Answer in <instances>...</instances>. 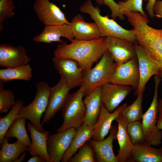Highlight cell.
<instances>
[{
  "label": "cell",
  "mask_w": 162,
  "mask_h": 162,
  "mask_svg": "<svg viewBox=\"0 0 162 162\" xmlns=\"http://www.w3.org/2000/svg\"><path fill=\"white\" fill-rule=\"evenodd\" d=\"M24 101L18 99L14 106L4 117L0 118V145L8 129L17 118L21 117L19 111L24 106Z\"/></svg>",
  "instance_id": "29"
},
{
  "label": "cell",
  "mask_w": 162,
  "mask_h": 162,
  "mask_svg": "<svg viewBox=\"0 0 162 162\" xmlns=\"http://www.w3.org/2000/svg\"><path fill=\"white\" fill-rule=\"evenodd\" d=\"M159 76L161 78V80L162 81V72L161 71H160V75Z\"/></svg>",
  "instance_id": "43"
},
{
  "label": "cell",
  "mask_w": 162,
  "mask_h": 162,
  "mask_svg": "<svg viewBox=\"0 0 162 162\" xmlns=\"http://www.w3.org/2000/svg\"><path fill=\"white\" fill-rule=\"evenodd\" d=\"M36 86V93L34 99L29 104L21 109L19 114L29 121L39 131L44 132L45 130L41 119L48 105L50 87L44 81L38 82Z\"/></svg>",
  "instance_id": "6"
},
{
  "label": "cell",
  "mask_w": 162,
  "mask_h": 162,
  "mask_svg": "<svg viewBox=\"0 0 162 162\" xmlns=\"http://www.w3.org/2000/svg\"><path fill=\"white\" fill-rule=\"evenodd\" d=\"M118 123L117 139L119 146L118 154L116 155L118 162H132V154L134 148L127 131L128 122L120 114L115 120Z\"/></svg>",
  "instance_id": "18"
},
{
  "label": "cell",
  "mask_w": 162,
  "mask_h": 162,
  "mask_svg": "<svg viewBox=\"0 0 162 162\" xmlns=\"http://www.w3.org/2000/svg\"><path fill=\"white\" fill-rule=\"evenodd\" d=\"M127 106V104H124L118 107L113 112H110L102 104L98 119L93 126L94 132L92 139L98 141L104 140L110 132L113 121Z\"/></svg>",
  "instance_id": "19"
},
{
  "label": "cell",
  "mask_w": 162,
  "mask_h": 162,
  "mask_svg": "<svg viewBox=\"0 0 162 162\" xmlns=\"http://www.w3.org/2000/svg\"><path fill=\"white\" fill-rule=\"evenodd\" d=\"M9 139L6 137L0 145V162H14L20 154L25 152L28 151L29 146L17 140L10 143Z\"/></svg>",
  "instance_id": "26"
},
{
  "label": "cell",
  "mask_w": 162,
  "mask_h": 162,
  "mask_svg": "<svg viewBox=\"0 0 162 162\" xmlns=\"http://www.w3.org/2000/svg\"><path fill=\"white\" fill-rule=\"evenodd\" d=\"M26 154V152H23L20 157L16 160L14 162H21L23 161L25 159Z\"/></svg>",
  "instance_id": "41"
},
{
  "label": "cell",
  "mask_w": 162,
  "mask_h": 162,
  "mask_svg": "<svg viewBox=\"0 0 162 162\" xmlns=\"http://www.w3.org/2000/svg\"><path fill=\"white\" fill-rule=\"evenodd\" d=\"M132 90L130 86L108 82L101 86L102 104L112 112Z\"/></svg>",
  "instance_id": "12"
},
{
  "label": "cell",
  "mask_w": 162,
  "mask_h": 162,
  "mask_svg": "<svg viewBox=\"0 0 162 162\" xmlns=\"http://www.w3.org/2000/svg\"><path fill=\"white\" fill-rule=\"evenodd\" d=\"M52 60L56 70L61 76L64 78L70 89L81 85L84 74L76 61L70 58L55 56Z\"/></svg>",
  "instance_id": "9"
},
{
  "label": "cell",
  "mask_w": 162,
  "mask_h": 162,
  "mask_svg": "<svg viewBox=\"0 0 162 162\" xmlns=\"http://www.w3.org/2000/svg\"><path fill=\"white\" fill-rule=\"evenodd\" d=\"M70 26L75 39L90 40L101 37L95 22L85 21L83 16L80 14H77L72 19Z\"/></svg>",
  "instance_id": "21"
},
{
  "label": "cell",
  "mask_w": 162,
  "mask_h": 162,
  "mask_svg": "<svg viewBox=\"0 0 162 162\" xmlns=\"http://www.w3.org/2000/svg\"><path fill=\"white\" fill-rule=\"evenodd\" d=\"M153 10L154 16L158 18H162V0H156Z\"/></svg>",
  "instance_id": "37"
},
{
  "label": "cell",
  "mask_w": 162,
  "mask_h": 162,
  "mask_svg": "<svg viewBox=\"0 0 162 162\" xmlns=\"http://www.w3.org/2000/svg\"><path fill=\"white\" fill-rule=\"evenodd\" d=\"M27 162H46L45 160L41 156L35 155L30 158Z\"/></svg>",
  "instance_id": "40"
},
{
  "label": "cell",
  "mask_w": 162,
  "mask_h": 162,
  "mask_svg": "<svg viewBox=\"0 0 162 162\" xmlns=\"http://www.w3.org/2000/svg\"><path fill=\"white\" fill-rule=\"evenodd\" d=\"M118 127L112 125L110 134L106 139L98 141L91 139L89 143L93 149L98 162H118L113 149V142L117 139Z\"/></svg>",
  "instance_id": "17"
},
{
  "label": "cell",
  "mask_w": 162,
  "mask_h": 162,
  "mask_svg": "<svg viewBox=\"0 0 162 162\" xmlns=\"http://www.w3.org/2000/svg\"><path fill=\"white\" fill-rule=\"evenodd\" d=\"M77 129L74 128L52 135L47 139V148L52 162H60L70 144Z\"/></svg>",
  "instance_id": "11"
},
{
  "label": "cell",
  "mask_w": 162,
  "mask_h": 162,
  "mask_svg": "<svg viewBox=\"0 0 162 162\" xmlns=\"http://www.w3.org/2000/svg\"><path fill=\"white\" fill-rule=\"evenodd\" d=\"M126 128L134 145L145 141L142 123L140 120L128 122Z\"/></svg>",
  "instance_id": "33"
},
{
  "label": "cell",
  "mask_w": 162,
  "mask_h": 162,
  "mask_svg": "<svg viewBox=\"0 0 162 162\" xmlns=\"http://www.w3.org/2000/svg\"><path fill=\"white\" fill-rule=\"evenodd\" d=\"M143 0H127L125 2L119 1L117 3L120 7L122 11L139 12L145 15L142 8Z\"/></svg>",
  "instance_id": "35"
},
{
  "label": "cell",
  "mask_w": 162,
  "mask_h": 162,
  "mask_svg": "<svg viewBox=\"0 0 162 162\" xmlns=\"http://www.w3.org/2000/svg\"><path fill=\"white\" fill-rule=\"evenodd\" d=\"M110 82L137 88L140 73L137 57L118 65Z\"/></svg>",
  "instance_id": "13"
},
{
  "label": "cell",
  "mask_w": 162,
  "mask_h": 162,
  "mask_svg": "<svg viewBox=\"0 0 162 162\" xmlns=\"http://www.w3.org/2000/svg\"><path fill=\"white\" fill-rule=\"evenodd\" d=\"M144 91L140 92L134 101L130 105L126 106L121 114L124 117L128 122L142 119L143 115L142 103Z\"/></svg>",
  "instance_id": "30"
},
{
  "label": "cell",
  "mask_w": 162,
  "mask_h": 162,
  "mask_svg": "<svg viewBox=\"0 0 162 162\" xmlns=\"http://www.w3.org/2000/svg\"><path fill=\"white\" fill-rule=\"evenodd\" d=\"M124 14L134 27L137 43L162 72V29L150 26L146 15L134 11Z\"/></svg>",
  "instance_id": "2"
},
{
  "label": "cell",
  "mask_w": 162,
  "mask_h": 162,
  "mask_svg": "<svg viewBox=\"0 0 162 162\" xmlns=\"http://www.w3.org/2000/svg\"><path fill=\"white\" fill-rule=\"evenodd\" d=\"M27 128L30 134L32 141V144L29 147L28 151L30 155L32 156L38 155L43 158L46 162H52L47 148V139L50 132H40L30 122L28 123Z\"/></svg>",
  "instance_id": "22"
},
{
  "label": "cell",
  "mask_w": 162,
  "mask_h": 162,
  "mask_svg": "<svg viewBox=\"0 0 162 162\" xmlns=\"http://www.w3.org/2000/svg\"><path fill=\"white\" fill-rule=\"evenodd\" d=\"M32 68L28 64L19 67L0 70V82L14 80L29 81L33 77Z\"/></svg>",
  "instance_id": "27"
},
{
  "label": "cell",
  "mask_w": 162,
  "mask_h": 162,
  "mask_svg": "<svg viewBox=\"0 0 162 162\" xmlns=\"http://www.w3.org/2000/svg\"><path fill=\"white\" fill-rule=\"evenodd\" d=\"M63 37L70 42L74 39L70 25L67 24L45 26L40 34L34 37L33 40L38 43L51 44L58 42L60 43L64 42L60 38Z\"/></svg>",
  "instance_id": "20"
},
{
  "label": "cell",
  "mask_w": 162,
  "mask_h": 162,
  "mask_svg": "<svg viewBox=\"0 0 162 162\" xmlns=\"http://www.w3.org/2000/svg\"><path fill=\"white\" fill-rule=\"evenodd\" d=\"M107 50L106 37H100L90 40L74 39L70 44L64 42L58 44L54 55L55 56L76 60L84 74L91 68L93 64L101 58Z\"/></svg>",
  "instance_id": "1"
},
{
  "label": "cell",
  "mask_w": 162,
  "mask_h": 162,
  "mask_svg": "<svg viewBox=\"0 0 162 162\" xmlns=\"http://www.w3.org/2000/svg\"><path fill=\"white\" fill-rule=\"evenodd\" d=\"M71 89L62 76L55 86L50 87L48 105L41 122L43 125L49 122L61 110L70 94Z\"/></svg>",
  "instance_id": "8"
},
{
  "label": "cell",
  "mask_w": 162,
  "mask_h": 162,
  "mask_svg": "<svg viewBox=\"0 0 162 162\" xmlns=\"http://www.w3.org/2000/svg\"><path fill=\"white\" fill-rule=\"evenodd\" d=\"M83 96L84 89L81 86L77 91L70 94L61 110L63 122L56 132L71 128L77 129L83 124L86 111Z\"/></svg>",
  "instance_id": "5"
},
{
  "label": "cell",
  "mask_w": 162,
  "mask_h": 162,
  "mask_svg": "<svg viewBox=\"0 0 162 162\" xmlns=\"http://www.w3.org/2000/svg\"><path fill=\"white\" fill-rule=\"evenodd\" d=\"M15 8L13 0H0V31L2 32L4 21L12 18L16 15L14 11Z\"/></svg>",
  "instance_id": "34"
},
{
  "label": "cell",
  "mask_w": 162,
  "mask_h": 162,
  "mask_svg": "<svg viewBox=\"0 0 162 162\" xmlns=\"http://www.w3.org/2000/svg\"><path fill=\"white\" fill-rule=\"evenodd\" d=\"M153 146L145 141L134 144L132 162H162V146Z\"/></svg>",
  "instance_id": "24"
},
{
  "label": "cell",
  "mask_w": 162,
  "mask_h": 162,
  "mask_svg": "<svg viewBox=\"0 0 162 162\" xmlns=\"http://www.w3.org/2000/svg\"><path fill=\"white\" fill-rule=\"evenodd\" d=\"M80 11L89 14L96 24L101 37L112 36L128 41L134 44L137 43L134 29H126L118 24L113 19L107 16H102L98 6L94 7L91 0H87L80 7Z\"/></svg>",
  "instance_id": "3"
},
{
  "label": "cell",
  "mask_w": 162,
  "mask_h": 162,
  "mask_svg": "<svg viewBox=\"0 0 162 162\" xmlns=\"http://www.w3.org/2000/svg\"><path fill=\"white\" fill-rule=\"evenodd\" d=\"M26 119L22 117L16 119L8 129L5 136L8 139L16 138L17 140L29 147L32 144V141L26 130Z\"/></svg>",
  "instance_id": "28"
},
{
  "label": "cell",
  "mask_w": 162,
  "mask_h": 162,
  "mask_svg": "<svg viewBox=\"0 0 162 162\" xmlns=\"http://www.w3.org/2000/svg\"><path fill=\"white\" fill-rule=\"evenodd\" d=\"M124 2L126 1L127 0H124Z\"/></svg>",
  "instance_id": "44"
},
{
  "label": "cell",
  "mask_w": 162,
  "mask_h": 162,
  "mask_svg": "<svg viewBox=\"0 0 162 162\" xmlns=\"http://www.w3.org/2000/svg\"><path fill=\"white\" fill-rule=\"evenodd\" d=\"M95 153L88 142L85 143L69 160L68 162H95L96 161Z\"/></svg>",
  "instance_id": "32"
},
{
  "label": "cell",
  "mask_w": 162,
  "mask_h": 162,
  "mask_svg": "<svg viewBox=\"0 0 162 162\" xmlns=\"http://www.w3.org/2000/svg\"><path fill=\"white\" fill-rule=\"evenodd\" d=\"M101 86L86 96L83 100L86 110L84 123L89 126L93 127L99 116L102 105Z\"/></svg>",
  "instance_id": "23"
},
{
  "label": "cell",
  "mask_w": 162,
  "mask_h": 162,
  "mask_svg": "<svg viewBox=\"0 0 162 162\" xmlns=\"http://www.w3.org/2000/svg\"><path fill=\"white\" fill-rule=\"evenodd\" d=\"M137 58L140 73V82L135 92L137 96L144 91L145 86L153 75L159 76L160 71L153 62L137 43L134 44Z\"/></svg>",
  "instance_id": "14"
},
{
  "label": "cell",
  "mask_w": 162,
  "mask_h": 162,
  "mask_svg": "<svg viewBox=\"0 0 162 162\" xmlns=\"http://www.w3.org/2000/svg\"><path fill=\"white\" fill-rule=\"evenodd\" d=\"M13 92L5 89L3 83L0 82V114L7 113L11 110L16 103Z\"/></svg>",
  "instance_id": "31"
},
{
  "label": "cell",
  "mask_w": 162,
  "mask_h": 162,
  "mask_svg": "<svg viewBox=\"0 0 162 162\" xmlns=\"http://www.w3.org/2000/svg\"><path fill=\"white\" fill-rule=\"evenodd\" d=\"M106 38L107 50L118 65L136 56L134 44L114 37Z\"/></svg>",
  "instance_id": "16"
},
{
  "label": "cell",
  "mask_w": 162,
  "mask_h": 162,
  "mask_svg": "<svg viewBox=\"0 0 162 162\" xmlns=\"http://www.w3.org/2000/svg\"><path fill=\"white\" fill-rule=\"evenodd\" d=\"M33 9L39 20L45 26L70 24L60 8L49 0H35Z\"/></svg>",
  "instance_id": "10"
},
{
  "label": "cell",
  "mask_w": 162,
  "mask_h": 162,
  "mask_svg": "<svg viewBox=\"0 0 162 162\" xmlns=\"http://www.w3.org/2000/svg\"><path fill=\"white\" fill-rule=\"evenodd\" d=\"M158 114L157 119V125L158 128L162 130V99L158 100Z\"/></svg>",
  "instance_id": "38"
},
{
  "label": "cell",
  "mask_w": 162,
  "mask_h": 162,
  "mask_svg": "<svg viewBox=\"0 0 162 162\" xmlns=\"http://www.w3.org/2000/svg\"><path fill=\"white\" fill-rule=\"evenodd\" d=\"M118 66L110 52L107 50L95 66L84 74L83 81L80 86L84 89V96L110 82Z\"/></svg>",
  "instance_id": "4"
},
{
  "label": "cell",
  "mask_w": 162,
  "mask_h": 162,
  "mask_svg": "<svg viewBox=\"0 0 162 162\" xmlns=\"http://www.w3.org/2000/svg\"><path fill=\"white\" fill-rule=\"evenodd\" d=\"M145 1H148V2L146 5V9L150 16L153 18L154 14L153 10L154 4L156 0H144Z\"/></svg>",
  "instance_id": "39"
},
{
  "label": "cell",
  "mask_w": 162,
  "mask_h": 162,
  "mask_svg": "<svg viewBox=\"0 0 162 162\" xmlns=\"http://www.w3.org/2000/svg\"><path fill=\"white\" fill-rule=\"evenodd\" d=\"M104 4L107 6L111 12V16L113 20L118 17L121 20L124 19L123 13L121 10L120 7L114 0H103Z\"/></svg>",
  "instance_id": "36"
},
{
  "label": "cell",
  "mask_w": 162,
  "mask_h": 162,
  "mask_svg": "<svg viewBox=\"0 0 162 162\" xmlns=\"http://www.w3.org/2000/svg\"><path fill=\"white\" fill-rule=\"evenodd\" d=\"M97 3L100 5L104 4V2L103 0H95Z\"/></svg>",
  "instance_id": "42"
},
{
  "label": "cell",
  "mask_w": 162,
  "mask_h": 162,
  "mask_svg": "<svg viewBox=\"0 0 162 162\" xmlns=\"http://www.w3.org/2000/svg\"><path fill=\"white\" fill-rule=\"evenodd\" d=\"M94 132L93 127L89 126L84 123L77 129L70 146L63 156L61 162H68L78 150L92 138Z\"/></svg>",
  "instance_id": "25"
},
{
  "label": "cell",
  "mask_w": 162,
  "mask_h": 162,
  "mask_svg": "<svg viewBox=\"0 0 162 162\" xmlns=\"http://www.w3.org/2000/svg\"><path fill=\"white\" fill-rule=\"evenodd\" d=\"M161 79L159 75L154 77V92L151 104L143 114L142 120L145 142L153 146H159L162 143V132L157 126L158 88Z\"/></svg>",
  "instance_id": "7"
},
{
  "label": "cell",
  "mask_w": 162,
  "mask_h": 162,
  "mask_svg": "<svg viewBox=\"0 0 162 162\" xmlns=\"http://www.w3.org/2000/svg\"><path fill=\"white\" fill-rule=\"evenodd\" d=\"M31 61L22 46H15L5 43L0 45V66L6 68L26 65Z\"/></svg>",
  "instance_id": "15"
}]
</instances>
